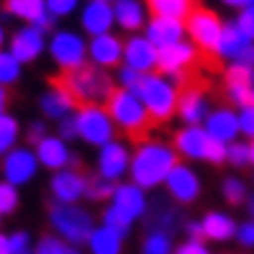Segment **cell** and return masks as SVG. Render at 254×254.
Masks as SVG:
<instances>
[{"label": "cell", "mask_w": 254, "mask_h": 254, "mask_svg": "<svg viewBox=\"0 0 254 254\" xmlns=\"http://www.w3.org/2000/svg\"><path fill=\"white\" fill-rule=\"evenodd\" d=\"M249 213H252V221H254V195L249 198Z\"/></svg>", "instance_id": "cell-58"}, {"label": "cell", "mask_w": 254, "mask_h": 254, "mask_svg": "<svg viewBox=\"0 0 254 254\" xmlns=\"http://www.w3.org/2000/svg\"><path fill=\"white\" fill-rule=\"evenodd\" d=\"M47 39H49V36L44 34L41 28L21 23L16 31L8 36L5 49L16 57L21 64H31V62H36L44 52H47Z\"/></svg>", "instance_id": "cell-15"}, {"label": "cell", "mask_w": 254, "mask_h": 254, "mask_svg": "<svg viewBox=\"0 0 254 254\" xmlns=\"http://www.w3.org/2000/svg\"><path fill=\"white\" fill-rule=\"evenodd\" d=\"M8 103H10V95L5 87H0V116H5L8 113Z\"/></svg>", "instance_id": "cell-54"}, {"label": "cell", "mask_w": 254, "mask_h": 254, "mask_svg": "<svg viewBox=\"0 0 254 254\" xmlns=\"http://www.w3.org/2000/svg\"><path fill=\"white\" fill-rule=\"evenodd\" d=\"M221 195L229 205H242V203L249 200V188L239 175H229V177H223V183H221Z\"/></svg>", "instance_id": "cell-34"}, {"label": "cell", "mask_w": 254, "mask_h": 254, "mask_svg": "<svg viewBox=\"0 0 254 254\" xmlns=\"http://www.w3.org/2000/svg\"><path fill=\"white\" fill-rule=\"evenodd\" d=\"M236 116H239V136H247L249 141H254V106L249 103V106L239 108Z\"/></svg>", "instance_id": "cell-45"}, {"label": "cell", "mask_w": 254, "mask_h": 254, "mask_svg": "<svg viewBox=\"0 0 254 254\" xmlns=\"http://www.w3.org/2000/svg\"><path fill=\"white\" fill-rule=\"evenodd\" d=\"M223 34V21L208 8H192L185 18V36L198 52L213 54Z\"/></svg>", "instance_id": "cell-8"}, {"label": "cell", "mask_w": 254, "mask_h": 254, "mask_svg": "<svg viewBox=\"0 0 254 254\" xmlns=\"http://www.w3.org/2000/svg\"><path fill=\"white\" fill-rule=\"evenodd\" d=\"M172 254H211V249H208V244L200 242V239H185V242L175 244Z\"/></svg>", "instance_id": "cell-47"}, {"label": "cell", "mask_w": 254, "mask_h": 254, "mask_svg": "<svg viewBox=\"0 0 254 254\" xmlns=\"http://www.w3.org/2000/svg\"><path fill=\"white\" fill-rule=\"evenodd\" d=\"M23 74V64L8 49H0V87H13Z\"/></svg>", "instance_id": "cell-35"}, {"label": "cell", "mask_w": 254, "mask_h": 254, "mask_svg": "<svg viewBox=\"0 0 254 254\" xmlns=\"http://www.w3.org/2000/svg\"><path fill=\"white\" fill-rule=\"evenodd\" d=\"M183 87L175 80H170L162 72H149L141 77L139 85V100L144 103V108L152 118V124H167L177 116V100H180Z\"/></svg>", "instance_id": "cell-2"}, {"label": "cell", "mask_w": 254, "mask_h": 254, "mask_svg": "<svg viewBox=\"0 0 254 254\" xmlns=\"http://www.w3.org/2000/svg\"><path fill=\"white\" fill-rule=\"evenodd\" d=\"M106 111L113 118L116 131L124 133L126 139H141L149 131V126H152V118H149L144 103L139 100L136 93H131V90L116 87V90L111 93V98L106 100Z\"/></svg>", "instance_id": "cell-3"}, {"label": "cell", "mask_w": 254, "mask_h": 254, "mask_svg": "<svg viewBox=\"0 0 254 254\" xmlns=\"http://www.w3.org/2000/svg\"><path fill=\"white\" fill-rule=\"evenodd\" d=\"M57 136L67 144L77 141V121H74V116H67L62 121H57Z\"/></svg>", "instance_id": "cell-46"}, {"label": "cell", "mask_w": 254, "mask_h": 254, "mask_svg": "<svg viewBox=\"0 0 254 254\" xmlns=\"http://www.w3.org/2000/svg\"><path fill=\"white\" fill-rule=\"evenodd\" d=\"M69 254H85V252H82V249H77V247H72V249H69Z\"/></svg>", "instance_id": "cell-59"}, {"label": "cell", "mask_w": 254, "mask_h": 254, "mask_svg": "<svg viewBox=\"0 0 254 254\" xmlns=\"http://www.w3.org/2000/svg\"><path fill=\"white\" fill-rule=\"evenodd\" d=\"M47 54L59 72L69 74L87 64V36L74 28H57L47 39Z\"/></svg>", "instance_id": "cell-6"}, {"label": "cell", "mask_w": 254, "mask_h": 254, "mask_svg": "<svg viewBox=\"0 0 254 254\" xmlns=\"http://www.w3.org/2000/svg\"><path fill=\"white\" fill-rule=\"evenodd\" d=\"M41 164L36 159L34 146H16L13 152H8L3 159H0V180L10 183L13 188H26L31 185L36 177H39Z\"/></svg>", "instance_id": "cell-9"}, {"label": "cell", "mask_w": 254, "mask_h": 254, "mask_svg": "<svg viewBox=\"0 0 254 254\" xmlns=\"http://www.w3.org/2000/svg\"><path fill=\"white\" fill-rule=\"evenodd\" d=\"M108 203H111L113 208H118L121 213H126L133 223L144 221L146 213H149V198H146V190H141L139 185H133L131 180L118 183Z\"/></svg>", "instance_id": "cell-21"}, {"label": "cell", "mask_w": 254, "mask_h": 254, "mask_svg": "<svg viewBox=\"0 0 254 254\" xmlns=\"http://www.w3.org/2000/svg\"><path fill=\"white\" fill-rule=\"evenodd\" d=\"M141 77L144 74L136 72V69H131V67H118L116 69V87H121V90H131V93H136L139 90V85H141Z\"/></svg>", "instance_id": "cell-43"}, {"label": "cell", "mask_w": 254, "mask_h": 254, "mask_svg": "<svg viewBox=\"0 0 254 254\" xmlns=\"http://www.w3.org/2000/svg\"><path fill=\"white\" fill-rule=\"evenodd\" d=\"M252 106H254V87H252Z\"/></svg>", "instance_id": "cell-61"}, {"label": "cell", "mask_w": 254, "mask_h": 254, "mask_svg": "<svg viewBox=\"0 0 254 254\" xmlns=\"http://www.w3.org/2000/svg\"><path fill=\"white\" fill-rule=\"evenodd\" d=\"M62 85L72 93L77 106H106V100L116 90V80L111 72L85 64L69 74H62Z\"/></svg>", "instance_id": "cell-4"}, {"label": "cell", "mask_w": 254, "mask_h": 254, "mask_svg": "<svg viewBox=\"0 0 254 254\" xmlns=\"http://www.w3.org/2000/svg\"><path fill=\"white\" fill-rule=\"evenodd\" d=\"M128 167H131V146L124 139H113L106 146L98 149L95 154V175L108 180L113 185L124 183L128 177Z\"/></svg>", "instance_id": "cell-11"}, {"label": "cell", "mask_w": 254, "mask_h": 254, "mask_svg": "<svg viewBox=\"0 0 254 254\" xmlns=\"http://www.w3.org/2000/svg\"><path fill=\"white\" fill-rule=\"evenodd\" d=\"M113 190H116L113 183H108V180H103V177L93 175V177H87L85 198H87V200H93V203H108L111 195H113Z\"/></svg>", "instance_id": "cell-37"}, {"label": "cell", "mask_w": 254, "mask_h": 254, "mask_svg": "<svg viewBox=\"0 0 254 254\" xmlns=\"http://www.w3.org/2000/svg\"><path fill=\"white\" fill-rule=\"evenodd\" d=\"M200 226H203V239L216 242V244H223V242H231V239L236 236V226H239V223L231 218V213L208 211L200 218Z\"/></svg>", "instance_id": "cell-28"}, {"label": "cell", "mask_w": 254, "mask_h": 254, "mask_svg": "<svg viewBox=\"0 0 254 254\" xmlns=\"http://www.w3.org/2000/svg\"><path fill=\"white\" fill-rule=\"evenodd\" d=\"M164 192H167V198L175 203V205H192L200 192H203V183L198 172L190 167L188 162H177L172 172L167 175V180H164Z\"/></svg>", "instance_id": "cell-12"}, {"label": "cell", "mask_w": 254, "mask_h": 254, "mask_svg": "<svg viewBox=\"0 0 254 254\" xmlns=\"http://www.w3.org/2000/svg\"><path fill=\"white\" fill-rule=\"evenodd\" d=\"M208 113H211L208 93L198 85H185L180 90V100H177V118L183 121V126H203Z\"/></svg>", "instance_id": "cell-19"}, {"label": "cell", "mask_w": 254, "mask_h": 254, "mask_svg": "<svg viewBox=\"0 0 254 254\" xmlns=\"http://www.w3.org/2000/svg\"><path fill=\"white\" fill-rule=\"evenodd\" d=\"M74 121H77V139L93 149H100L108 141L118 139V131L106 106H77Z\"/></svg>", "instance_id": "cell-7"}, {"label": "cell", "mask_w": 254, "mask_h": 254, "mask_svg": "<svg viewBox=\"0 0 254 254\" xmlns=\"http://www.w3.org/2000/svg\"><path fill=\"white\" fill-rule=\"evenodd\" d=\"M236 242L239 247H244V249H254V221H244V223H239L236 226Z\"/></svg>", "instance_id": "cell-48"}, {"label": "cell", "mask_w": 254, "mask_h": 254, "mask_svg": "<svg viewBox=\"0 0 254 254\" xmlns=\"http://www.w3.org/2000/svg\"><path fill=\"white\" fill-rule=\"evenodd\" d=\"M87 64L98 69H118L124 64V39L116 31L87 39Z\"/></svg>", "instance_id": "cell-16"}, {"label": "cell", "mask_w": 254, "mask_h": 254, "mask_svg": "<svg viewBox=\"0 0 254 254\" xmlns=\"http://www.w3.org/2000/svg\"><path fill=\"white\" fill-rule=\"evenodd\" d=\"M34 152H36V159L44 170H49V172H59V170H64V167H77V157H74V152L69 149L67 141H62L57 136V133H49V136H44L36 146H34Z\"/></svg>", "instance_id": "cell-18"}, {"label": "cell", "mask_w": 254, "mask_h": 254, "mask_svg": "<svg viewBox=\"0 0 254 254\" xmlns=\"http://www.w3.org/2000/svg\"><path fill=\"white\" fill-rule=\"evenodd\" d=\"M185 234H188V239H200V242H205L200 221H188V223H185Z\"/></svg>", "instance_id": "cell-52"}, {"label": "cell", "mask_w": 254, "mask_h": 254, "mask_svg": "<svg viewBox=\"0 0 254 254\" xmlns=\"http://www.w3.org/2000/svg\"><path fill=\"white\" fill-rule=\"evenodd\" d=\"M39 111L44 116V121H62L67 116H74L77 111V100L72 98V93L59 82H52L47 90L41 93L39 98Z\"/></svg>", "instance_id": "cell-22"}, {"label": "cell", "mask_w": 254, "mask_h": 254, "mask_svg": "<svg viewBox=\"0 0 254 254\" xmlns=\"http://www.w3.org/2000/svg\"><path fill=\"white\" fill-rule=\"evenodd\" d=\"M198 62V49L192 47L188 39L170 44L164 49H157V72L167 74L170 80H175L180 87H185L188 69Z\"/></svg>", "instance_id": "cell-10"}, {"label": "cell", "mask_w": 254, "mask_h": 254, "mask_svg": "<svg viewBox=\"0 0 254 254\" xmlns=\"http://www.w3.org/2000/svg\"><path fill=\"white\" fill-rule=\"evenodd\" d=\"M100 226H106V229L116 231L118 236L128 239V234H131V229H133V221H131L126 213L118 211V208H113L111 203H106V208L100 211Z\"/></svg>", "instance_id": "cell-33"}, {"label": "cell", "mask_w": 254, "mask_h": 254, "mask_svg": "<svg viewBox=\"0 0 254 254\" xmlns=\"http://www.w3.org/2000/svg\"><path fill=\"white\" fill-rule=\"evenodd\" d=\"M3 10H5V16L18 18L26 26L41 28L44 34H49L52 28H54V18L49 16L47 3H44V0H5Z\"/></svg>", "instance_id": "cell-24"}, {"label": "cell", "mask_w": 254, "mask_h": 254, "mask_svg": "<svg viewBox=\"0 0 254 254\" xmlns=\"http://www.w3.org/2000/svg\"><path fill=\"white\" fill-rule=\"evenodd\" d=\"M21 131H23V128H21V121H18L13 113L0 116V159L18 146Z\"/></svg>", "instance_id": "cell-31"}, {"label": "cell", "mask_w": 254, "mask_h": 254, "mask_svg": "<svg viewBox=\"0 0 254 254\" xmlns=\"http://www.w3.org/2000/svg\"><path fill=\"white\" fill-rule=\"evenodd\" d=\"M44 3H47V10L54 21L69 18L74 13H80V8H82V0H44Z\"/></svg>", "instance_id": "cell-41"}, {"label": "cell", "mask_w": 254, "mask_h": 254, "mask_svg": "<svg viewBox=\"0 0 254 254\" xmlns=\"http://www.w3.org/2000/svg\"><path fill=\"white\" fill-rule=\"evenodd\" d=\"M223 80L234 82V85L254 87V67H247V64H229L226 72H223Z\"/></svg>", "instance_id": "cell-42"}, {"label": "cell", "mask_w": 254, "mask_h": 254, "mask_svg": "<svg viewBox=\"0 0 254 254\" xmlns=\"http://www.w3.org/2000/svg\"><path fill=\"white\" fill-rule=\"evenodd\" d=\"M239 28H242V34H247L252 41H254V5L244 8V10H239V16L234 21Z\"/></svg>", "instance_id": "cell-49"}, {"label": "cell", "mask_w": 254, "mask_h": 254, "mask_svg": "<svg viewBox=\"0 0 254 254\" xmlns=\"http://www.w3.org/2000/svg\"><path fill=\"white\" fill-rule=\"evenodd\" d=\"M249 164L254 167V141H249Z\"/></svg>", "instance_id": "cell-57"}, {"label": "cell", "mask_w": 254, "mask_h": 254, "mask_svg": "<svg viewBox=\"0 0 254 254\" xmlns=\"http://www.w3.org/2000/svg\"><path fill=\"white\" fill-rule=\"evenodd\" d=\"M18 205H21V192H18V188H13L10 183L0 180V218L13 216V213L18 211Z\"/></svg>", "instance_id": "cell-38"}, {"label": "cell", "mask_w": 254, "mask_h": 254, "mask_svg": "<svg viewBox=\"0 0 254 254\" xmlns=\"http://www.w3.org/2000/svg\"><path fill=\"white\" fill-rule=\"evenodd\" d=\"M69 249L72 247L54 234H44L39 242H34V254H69Z\"/></svg>", "instance_id": "cell-39"}, {"label": "cell", "mask_w": 254, "mask_h": 254, "mask_svg": "<svg viewBox=\"0 0 254 254\" xmlns=\"http://www.w3.org/2000/svg\"><path fill=\"white\" fill-rule=\"evenodd\" d=\"M146 8L152 10V16H167V18L185 21L188 13L195 5H192V0H146Z\"/></svg>", "instance_id": "cell-32"}, {"label": "cell", "mask_w": 254, "mask_h": 254, "mask_svg": "<svg viewBox=\"0 0 254 254\" xmlns=\"http://www.w3.org/2000/svg\"><path fill=\"white\" fill-rule=\"evenodd\" d=\"M116 28L113 18V3H98V0H85L80 8V34L93 39L111 34Z\"/></svg>", "instance_id": "cell-20"}, {"label": "cell", "mask_w": 254, "mask_h": 254, "mask_svg": "<svg viewBox=\"0 0 254 254\" xmlns=\"http://www.w3.org/2000/svg\"><path fill=\"white\" fill-rule=\"evenodd\" d=\"M144 36L154 44L157 49H164L170 44H177L185 39V21L167 18V16H149L144 26Z\"/></svg>", "instance_id": "cell-26"}, {"label": "cell", "mask_w": 254, "mask_h": 254, "mask_svg": "<svg viewBox=\"0 0 254 254\" xmlns=\"http://www.w3.org/2000/svg\"><path fill=\"white\" fill-rule=\"evenodd\" d=\"M226 162L234 170H244L249 167V141H231L226 146Z\"/></svg>", "instance_id": "cell-40"}, {"label": "cell", "mask_w": 254, "mask_h": 254, "mask_svg": "<svg viewBox=\"0 0 254 254\" xmlns=\"http://www.w3.org/2000/svg\"><path fill=\"white\" fill-rule=\"evenodd\" d=\"M218 59H226L229 64H247L254 67V41L242 34L234 21L231 23H223V34L218 41V49H216Z\"/></svg>", "instance_id": "cell-14"}, {"label": "cell", "mask_w": 254, "mask_h": 254, "mask_svg": "<svg viewBox=\"0 0 254 254\" xmlns=\"http://www.w3.org/2000/svg\"><path fill=\"white\" fill-rule=\"evenodd\" d=\"M113 18H116V28L131 34L144 31V26L149 21V8L144 0H116L113 3Z\"/></svg>", "instance_id": "cell-27"}, {"label": "cell", "mask_w": 254, "mask_h": 254, "mask_svg": "<svg viewBox=\"0 0 254 254\" xmlns=\"http://www.w3.org/2000/svg\"><path fill=\"white\" fill-rule=\"evenodd\" d=\"M98 3H116V0H98Z\"/></svg>", "instance_id": "cell-60"}, {"label": "cell", "mask_w": 254, "mask_h": 254, "mask_svg": "<svg viewBox=\"0 0 254 254\" xmlns=\"http://www.w3.org/2000/svg\"><path fill=\"white\" fill-rule=\"evenodd\" d=\"M95 226L98 223H95L93 213L82 203H77V205L52 203L49 205V229L54 236H59L69 247H77V249L85 247Z\"/></svg>", "instance_id": "cell-5"}, {"label": "cell", "mask_w": 254, "mask_h": 254, "mask_svg": "<svg viewBox=\"0 0 254 254\" xmlns=\"http://www.w3.org/2000/svg\"><path fill=\"white\" fill-rule=\"evenodd\" d=\"M223 5H229V8H236V10H244L249 5H254V0H221Z\"/></svg>", "instance_id": "cell-53"}, {"label": "cell", "mask_w": 254, "mask_h": 254, "mask_svg": "<svg viewBox=\"0 0 254 254\" xmlns=\"http://www.w3.org/2000/svg\"><path fill=\"white\" fill-rule=\"evenodd\" d=\"M124 242H126L124 236H118L116 231L98 223L90 239H87L85 249H87V254H124Z\"/></svg>", "instance_id": "cell-30"}, {"label": "cell", "mask_w": 254, "mask_h": 254, "mask_svg": "<svg viewBox=\"0 0 254 254\" xmlns=\"http://www.w3.org/2000/svg\"><path fill=\"white\" fill-rule=\"evenodd\" d=\"M172 249H175L172 236L164 231H146L139 244L141 254H172Z\"/></svg>", "instance_id": "cell-36"}, {"label": "cell", "mask_w": 254, "mask_h": 254, "mask_svg": "<svg viewBox=\"0 0 254 254\" xmlns=\"http://www.w3.org/2000/svg\"><path fill=\"white\" fill-rule=\"evenodd\" d=\"M85 190H87V175L80 167H64L59 172H52V177H49L52 203L77 205L85 198Z\"/></svg>", "instance_id": "cell-13"}, {"label": "cell", "mask_w": 254, "mask_h": 254, "mask_svg": "<svg viewBox=\"0 0 254 254\" xmlns=\"http://www.w3.org/2000/svg\"><path fill=\"white\" fill-rule=\"evenodd\" d=\"M172 149L177 152L180 162H205L208 146H211V136L205 133L203 126H183L175 131L172 136Z\"/></svg>", "instance_id": "cell-17"}, {"label": "cell", "mask_w": 254, "mask_h": 254, "mask_svg": "<svg viewBox=\"0 0 254 254\" xmlns=\"http://www.w3.org/2000/svg\"><path fill=\"white\" fill-rule=\"evenodd\" d=\"M5 44H8V34H5L3 23H0V49H5Z\"/></svg>", "instance_id": "cell-56"}, {"label": "cell", "mask_w": 254, "mask_h": 254, "mask_svg": "<svg viewBox=\"0 0 254 254\" xmlns=\"http://www.w3.org/2000/svg\"><path fill=\"white\" fill-rule=\"evenodd\" d=\"M205 162H208V164H223V162H226V144H221V141H213V139H211V146H208Z\"/></svg>", "instance_id": "cell-51"}, {"label": "cell", "mask_w": 254, "mask_h": 254, "mask_svg": "<svg viewBox=\"0 0 254 254\" xmlns=\"http://www.w3.org/2000/svg\"><path fill=\"white\" fill-rule=\"evenodd\" d=\"M0 223H3V218H0Z\"/></svg>", "instance_id": "cell-62"}, {"label": "cell", "mask_w": 254, "mask_h": 254, "mask_svg": "<svg viewBox=\"0 0 254 254\" xmlns=\"http://www.w3.org/2000/svg\"><path fill=\"white\" fill-rule=\"evenodd\" d=\"M8 247H10V254H34V239L28 231L18 229L8 234Z\"/></svg>", "instance_id": "cell-44"}, {"label": "cell", "mask_w": 254, "mask_h": 254, "mask_svg": "<svg viewBox=\"0 0 254 254\" xmlns=\"http://www.w3.org/2000/svg\"><path fill=\"white\" fill-rule=\"evenodd\" d=\"M203 128L205 133L211 136L213 141H221V144H231L239 139V116L231 106H218V108H211L208 118L203 121Z\"/></svg>", "instance_id": "cell-25"}, {"label": "cell", "mask_w": 254, "mask_h": 254, "mask_svg": "<svg viewBox=\"0 0 254 254\" xmlns=\"http://www.w3.org/2000/svg\"><path fill=\"white\" fill-rule=\"evenodd\" d=\"M44 136H49V128L44 121H31L26 126V139H28V146H36Z\"/></svg>", "instance_id": "cell-50"}, {"label": "cell", "mask_w": 254, "mask_h": 254, "mask_svg": "<svg viewBox=\"0 0 254 254\" xmlns=\"http://www.w3.org/2000/svg\"><path fill=\"white\" fill-rule=\"evenodd\" d=\"M124 67H131L141 74L157 72V47L144 34H131L124 39Z\"/></svg>", "instance_id": "cell-23"}, {"label": "cell", "mask_w": 254, "mask_h": 254, "mask_svg": "<svg viewBox=\"0 0 254 254\" xmlns=\"http://www.w3.org/2000/svg\"><path fill=\"white\" fill-rule=\"evenodd\" d=\"M180 162L177 152L170 141L162 139H139V144L131 149V167L128 180L139 185L141 190H157L164 185L172 167Z\"/></svg>", "instance_id": "cell-1"}, {"label": "cell", "mask_w": 254, "mask_h": 254, "mask_svg": "<svg viewBox=\"0 0 254 254\" xmlns=\"http://www.w3.org/2000/svg\"><path fill=\"white\" fill-rule=\"evenodd\" d=\"M0 254H10V247H8V234L0 231Z\"/></svg>", "instance_id": "cell-55"}, {"label": "cell", "mask_w": 254, "mask_h": 254, "mask_svg": "<svg viewBox=\"0 0 254 254\" xmlns=\"http://www.w3.org/2000/svg\"><path fill=\"white\" fill-rule=\"evenodd\" d=\"M144 223H146V231H164L172 236V231L180 226V213H177V208L172 203H164L159 198L154 203H149V213Z\"/></svg>", "instance_id": "cell-29"}]
</instances>
